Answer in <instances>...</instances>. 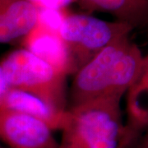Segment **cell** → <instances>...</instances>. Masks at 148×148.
Masks as SVG:
<instances>
[{"mask_svg":"<svg viewBox=\"0 0 148 148\" xmlns=\"http://www.w3.org/2000/svg\"><path fill=\"white\" fill-rule=\"evenodd\" d=\"M35 117L45 123L53 131L62 130L69 119V110H60L26 91L11 88L3 106Z\"/></svg>","mask_w":148,"mask_h":148,"instance_id":"cell-8","label":"cell"},{"mask_svg":"<svg viewBox=\"0 0 148 148\" xmlns=\"http://www.w3.org/2000/svg\"><path fill=\"white\" fill-rule=\"evenodd\" d=\"M134 29L119 21H105L65 9L58 32L68 48L73 74L109 45L130 36Z\"/></svg>","mask_w":148,"mask_h":148,"instance_id":"cell-3","label":"cell"},{"mask_svg":"<svg viewBox=\"0 0 148 148\" xmlns=\"http://www.w3.org/2000/svg\"><path fill=\"white\" fill-rule=\"evenodd\" d=\"M126 94L127 123L124 126L123 147L148 127V54L143 56L139 73Z\"/></svg>","mask_w":148,"mask_h":148,"instance_id":"cell-7","label":"cell"},{"mask_svg":"<svg viewBox=\"0 0 148 148\" xmlns=\"http://www.w3.org/2000/svg\"><path fill=\"white\" fill-rule=\"evenodd\" d=\"M143 58L129 36L109 45L73 74V106L103 98L122 99L137 77Z\"/></svg>","mask_w":148,"mask_h":148,"instance_id":"cell-1","label":"cell"},{"mask_svg":"<svg viewBox=\"0 0 148 148\" xmlns=\"http://www.w3.org/2000/svg\"><path fill=\"white\" fill-rule=\"evenodd\" d=\"M21 40L25 49L49 64L58 73L65 76L73 74L68 48L58 31L38 20Z\"/></svg>","mask_w":148,"mask_h":148,"instance_id":"cell-6","label":"cell"},{"mask_svg":"<svg viewBox=\"0 0 148 148\" xmlns=\"http://www.w3.org/2000/svg\"><path fill=\"white\" fill-rule=\"evenodd\" d=\"M11 88L23 90L60 110L65 109V79L49 64L24 48L0 61Z\"/></svg>","mask_w":148,"mask_h":148,"instance_id":"cell-4","label":"cell"},{"mask_svg":"<svg viewBox=\"0 0 148 148\" xmlns=\"http://www.w3.org/2000/svg\"><path fill=\"white\" fill-rule=\"evenodd\" d=\"M53 130L25 113L0 109V139L13 148H58Z\"/></svg>","mask_w":148,"mask_h":148,"instance_id":"cell-5","label":"cell"},{"mask_svg":"<svg viewBox=\"0 0 148 148\" xmlns=\"http://www.w3.org/2000/svg\"><path fill=\"white\" fill-rule=\"evenodd\" d=\"M138 148H148V132L145 134V136L140 141Z\"/></svg>","mask_w":148,"mask_h":148,"instance_id":"cell-13","label":"cell"},{"mask_svg":"<svg viewBox=\"0 0 148 148\" xmlns=\"http://www.w3.org/2000/svg\"><path fill=\"white\" fill-rule=\"evenodd\" d=\"M89 12L110 14L135 28H148V0H77Z\"/></svg>","mask_w":148,"mask_h":148,"instance_id":"cell-10","label":"cell"},{"mask_svg":"<svg viewBox=\"0 0 148 148\" xmlns=\"http://www.w3.org/2000/svg\"><path fill=\"white\" fill-rule=\"evenodd\" d=\"M121 98H103L71 107L58 148H123Z\"/></svg>","mask_w":148,"mask_h":148,"instance_id":"cell-2","label":"cell"},{"mask_svg":"<svg viewBox=\"0 0 148 148\" xmlns=\"http://www.w3.org/2000/svg\"><path fill=\"white\" fill-rule=\"evenodd\" d=\"M11 86L6 77L4 71L0 64V109L3 106L6 97L8 94Z\"/></svg>","mask_w":148,"mask_h":148,"instance_id":"cell-12","label":"cell"},{"mask_svg":"<svg viewBox=\"0 0 148 148\" xmlns=\"http://www.w3.org/2000/svg\"><path fill=\"white\" fill-rule=\"evenodd\" d=\"M39 9H64L77 0H27Z\"/></svg>","mask_w":148,"mask_h":148,"instance_id":"cell-11","label":"cell"},{"mask_svg":"<svg viewBox=\"0 0 148 148\" xmlns=\"http://www.w3.org/2000/svg\"><path fill=\"white\" fill-rule=\"evenodd\" d=\"M4 1L5 0H0V11L2 10V8H3V3H4Z\"/></svg>","mask_w":148,"mask_h":148,"instance_id":"cell-14","label":"cell"},{"mask_svg":"<svg viewBox=\"0 0 148 148\" xmlns=\"http://www.w3.org/2000/svg\"><path fill=\"white\" fill-rule=\"evenodd\" d=\"M39 8L27 0H5L0 11V43L22 39L36 24Z\"/></svg>","mask_w":148,"mask_h":148,"instance_id":"cell-9","label":"cell"}]
</instances>
